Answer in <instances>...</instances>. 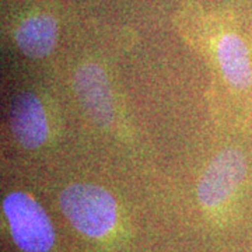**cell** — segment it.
Returning a JSON list of instances; mask_svg holds the SVG:
<instances>
[{"label":"cell","mask_w":252,"mask_h":252,"mask_svg":"<svg viewBox=\"0 0 252 252\" xmlns=\"http://www.w3.org/2000/svg\"><path fill=\"white\" fill-rule=\"evenodd\" d=\"M59 206L67 221L80 234L102 238L117 224L115 198L105 188L90 182H74L59 195Z\"/></svg>","instance_id":"6da1fadb"},{"label":"cell","mask_w":252,"mask_h":252,"mask_svg":"<svg viewBox=\"0 0 252 252\" xmlns=\"http://www.w3.org/2000/svg\"><path fill=\"white\" fill-rule=\"evenodd\" d=\"M10 235L23 252H49L55 244L54 224L44 207L26 192H10L3 199Z\"/></svg>","instance_id":"7a4b0ae2"},{"label":"cell","mask_w":252,"mask_h":252,"mask_svg":"<svg viewBox=\"0 0 252 252\" xmlns=\"http://www.w3.org/2000/svg\"><path fill=\"white\" fill-rule=\"evenodd\" d=\"M247 174V160L238 149H224L209 162L198 182L196 195L200 205L216 207L223 205L238 187Z\"/></svg>","instance_id":"3957f363"},{"label":"cell","mask_w":252,"mask_h":252,"mask_svg":"<svg viewBox=\"0 0 252 252\" xmlns=\"http://www.w3.org/2000/svg\"><path fill=\"white\" fill-rule=\"evenodd\" d=\"M74 91L81 107L99 127H109L114 119L112 93L107 73L97 63H84L74 73Z\"/></svg>","instance_id":"277c9868"},{"label":"cell","mask_w":252,"mask_h":252,"mask_svg":"<svg viewBox=\"0 0 252 252\" xmlns=\"http://www.w3.org/2000/svg\"><path fill=\"white\" fill-rule=\"evenodd\" d=\"M11 133L24 149L39 147L48 137V119L41 99L24 91L14 97L10 108Z\"/></svg>","instance_id":"5b68a950"},{"label":"cell","mask_w":252,"mask_h":252,"mask_svg":"<svg viewBox=\"0 0 252 252\" xmlns=\"http://www.w3.org/2000/svg\"><path fill=\"white\" fill-rule=\"evenodd\" d=\"M14 38L24 56L31 59L45 58L56 45L58 23L54 16L46 13L31 16L18 26Z\"/></svg>","instance_id":"8992f818"},{"label":"cell","mask_w":252,"mask_h":252,"mask_svg":"<svg viewBox=\"0 0 252 252\" xmlns=\"http://www.w3.org/2000/svg\"><path fill=\"white\" fill-rule=\"evenodd\" d=\"M217 61L225 81L237 90H245L252 84L250 52L241 36L224 34L217 44Z\"/></svg>","instance_id":"52a82bcc"}]
</instances>
